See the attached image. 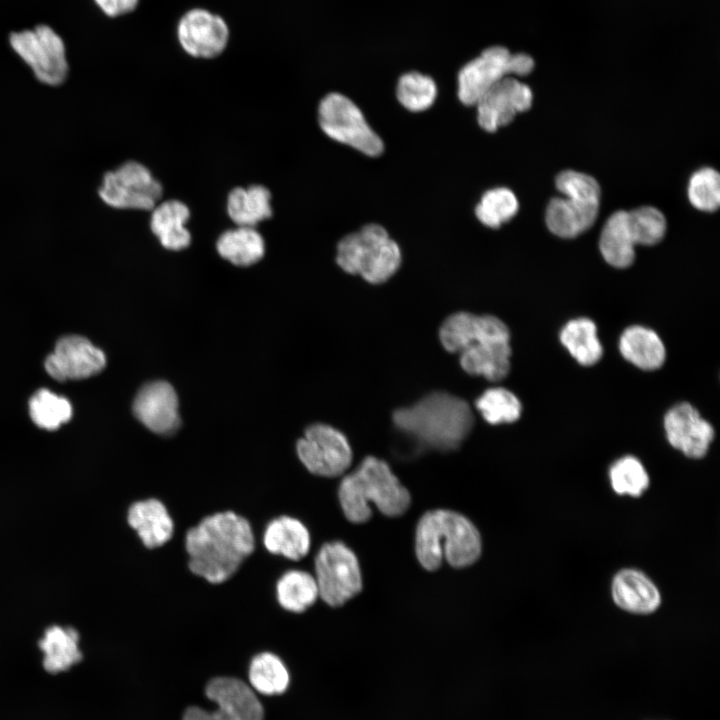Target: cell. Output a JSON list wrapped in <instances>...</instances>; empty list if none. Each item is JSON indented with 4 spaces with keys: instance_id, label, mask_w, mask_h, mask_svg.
<instances>
[{
    "instance_id": "1",
    "label": "cell",
    "mask_w": 720,
    "mask_h": 720,
    "mask_svg": "<svg viewBox=\"0 0 720 720\" xmlns=\"http://www.w3.org/2000/svg\"><path fill=\"white\" fill-rule=\"evenodd\" d=\"M189 570L212 584L231 578L255 549L249 521L233 512L208 515L186 532Z\"/></svg>"
},
{
    "instance_id": "2",
    "label": "cell",
    "mask_w": 720,
    "mask_h": 720,
    "mask_svg": "<svg viewBox=\"0 0 720 720\" xmlns=\"http://www.w3.org/2000/svg\"><path fill=\"white\" fill-rule=\"evenodd\" d=\"M510 331L493 315L457 312L447 317L439 329L442 346L459 353L462 369L473 376L495 382L510 371Z\"/></svg>"
},
{
    "instance_id": "3",
    "label": "cell",
    "mask_w": 720,
    "mask_h": 720,
    "mask_svg": "<svg viewBox=\"0 0 720 720\" xmlns=\"http://www.w3.org/2000/svg\"><path fill=\"white\" fill-rule=\"evenodd\" d=\"M394 426L418 448L450 451L469 435L474 416L468 402L447 392H432L392 414Z\"/></svg>"
},
{
    "instance_id": "4",
    "label": "cell",
    "mask_w": 720,
    "mask_h": 720,
    "mask_svg": "<svg viewBox=\"0 0 720 720\" xmlns=\"http://www.w3.org/2000/svg\"><path fill=\"white\" fill-rule=\"evenodd\" d=\"M338 495L344 515L352 523L369 520L370 503L391 517L403 514L410 504L409 492L388 464L373 456H367L356 470L343 478Z\"/></svg>"
},
{
    "instance_id": "5",
    "label": "cell",
    "mask_w": 720,
    "mask_h": 720,
    "mask_svg": "<svg viewBox=\"0 0 720 720\" xmlns=\"http://www.w3.org/2000/svg\"><path fill=\"white\" fill-rule=\"evenodd\" d=\"M415 548L419 563L427 570H436L444 559L461 568L478 559L481 539L466 517L439 509L425 513L419 520Z\"/></svg>"
},
{
    "instance_id": "6",
    "label": "cell",
    "mask_w": 720,
    "mask_h": 720,
    "mask_svg": "<svg viewBox=\"0 0 720 720\" xmlns=\"http://www.w3.org/2000/svg\"><path fill=\"white\" fill-rule=\"evenodd\" d=\"M336 262L349 274L381 284L400 267L401 252L382 226L367 224L339 241Z\"/></svg>"
},
{
    "instance_id": "7",
    "label": "cell",
    "mask_w": 720,
    "mask_h": 720,
    "mask_svg": "<svg viewBox=\"0 0 720 720\" xmlns=\"http://www.w3.org/2000/svg\"><path fill=\"white\" fill-rule=\"evenodd\" d=\"M533 68L534 61L527 54H511L502 46L489 47L459 71L458 98L464 105H475L489 88L504 77L513 74L525 76Z\"/></svg>"
},
{
    "instance_id": "8",
    "label": "cell",
    "mask_w": 720,
    "mask_h": 720,
    "mask_svg": "<svg viewBox=\"0 0 720 720\" xmlns=\"http://www.w3.org/2000/svg\"><path fill=\"white\" fill-rule=\"evenodd\" d=\"M319 125L330 138L371 156L384 149L380 137L367 124L361 110L339 93L326 95L319 104Z\"/></svg>"
},
{
    "instance_id": "9",
    "label": "cell",
    "mask_w": 720,
    "mask_h": 720,
    "mask_svg": "<svg viewBox=\"0 0 720 720\" xmlns=\"http://www.w3.org/2000/svg\"><path fill=\"white\" fill-rule=\"evenodd\" d=\"M314 566L319 596L328 605L340 606L360 592L359 563L344 543H325L316 554Z\"/></svg>"
},
{
    "instance_id": "10",
    "label": "cell",
    "mask_w": 720,
    "mask_h": 720,
    "mask_svg": "<svg viewBox=\"0 0 720 720\" xmlns=\"http://www.w3.org/2000/svg\"><path fill=\"white\" fill-rule=\"evenodd\" d=\"M162 185L150 170L127 161L103 176L98 190L101 200L117 209L152 210L162 197Z\"/></svg>"
},
{
    "instance_id": "11",
    "label": "cell",
    "mask_w": 720,
    "mask_h": 720,
    "mask_svg": "<svg viewBox=\"0 0 720 720\" xmlns=\"http://www.w3.org/2000/svg\"><path fill=\"white\" fill-rule=\"evenodd\" d=\"M10 44L40 82L57 86L66 79L68 63L65 45L49 26L39 25L32 30L13 33Z\"/></svg>"
},
{
    "instance_id": "12",
    "label": "cell",
    "mask_w": 720,
    "mask_h": 720,
    "mask_svg": "<svg viewBox=\"0 0 720 720\" xmlns=\"http://www.w3.org/2000/svg\"><path fill=\"white\" fill-rule=\"evenodd\" d=\"M296 450L306 469L322 477L341 475L352 461V450L345 435L323 423L309 426L304 437L298 440Z\"/></svg>"
},
{
    "instance_id": "13",
    "label": "cell",
    "mask_w": 720,
    "mask_h": 720,
    "mask_svg": "<svg viewBox=\"0 0 720 720\" xmlns=\"http://www.w3.org/2000/svg\"><path fill=\"white\" fill-rule=\"evenodd\" d=\"M205 694L217 704L214 711L191 706L183 720H263L264 709L254 691L242 680L234 677L211 679Z\"/></svg>"
},
{
    "instance_id": "14",
    "label": "cell",
    "mask_w": 720,
    "mask_h": 720,
    "mask_svg": "<svg viewBox=\"0 0 720 720\" xmlns=\"http://www.w3.org/2000/svg\"><path fill=\"white\" fill-rule=\"evenodd\" d=\"M532 91L511 76L504 77L489 88L476 102L479 125L488 132L509 124L519 112L532 105Z\"/></svg>"
},
{
    "instance_id": "15",
    "label": "cell",
    "mask_w": 720,
    "mask_h": 720,
    "mask_svg": "<svg viewBox=\"0 0 720 720\" xmlns=\"http://www.w3.org/2000/svg\"><path fill=\"white\" fill-rule=\"evenodd\" d=\"M105 364L102 350L82 336L69 335L57 342L45 360V369L58 381L79 380L99 373Z\"/></svg>"
},
{
    "instance_id": "16",
    "label": "cell",
    "mask_w": 720,
    "mask_h": 720,
    "mask_svg": "<svg viewBox=\"0 0 720 720\" xmlns=\"http://www.w3.org/2000/svg\"><path fill=\"white\" fill-rule=\"evenodd\" d=\"M664 430L672 447L694 459L704 457L714 439L713 426L688 402L666 412Z\"/></svg>"
},
{
    "instance_id": "17",
    "label": "cell",
    "mask_w": 720,
    "mask_h": 720,
    "mask_svg": "<svg viewBox=\"0 0 720 720\" xmlns=\"http://www.w3.org/2000/svg\"><path fill=\"white\" fill-rule=\"evenodd\" d=\"M225 21L204 9L187 12L178 25V39L191 56L213 58L222 53L228 42Z\"/></svg>"
},
{
    "instance_id": "18",
    "label": "cell",
    "mask_w": 720,
    "mask_h": 720,
    "mask_svg": "<svg viewBox=\"0 0 720 720\" xmlns=\"http://www.w3.org/2000/svg\"><path fill=\"white\" fill-rule=\"evenodd\" d=\"M133 412L145 427L156 434L169 435L180 425L177 394L165 381L144 385L135 397Z\"/></svg>"
},
{
    "instance_id": "19",
    "label": "cell",
    "mask_w": 720,
    "mask_h": 720,
    "mask_svg": "<svg viewBox=\"0 0 720 720\" xmlns=\"http://www.w3.org/2000/svg\"><path fill=\"white\" fill-rule=\"evenodd\" d=\"M127 520L148 549L163 546L173 537L174 521L166 506L156 498L133 503L129 507Z\"/></svg>"
},
{
    "instance_id": "20",
    "label": "cell",
    "mask_w": 720,
    "mask_h": 720,
    "mask_svg": "<svg viewBox=\"0 0 720 720\" xmlns=\"http://www.w3.org/2000/svg\"><path fill=\"white\" fill-rule=\"evenodd\" d=\"M614 602L622 609L636 614H648L660 605V594L654 583L634 569L620 571L612 583Z\"/></svg>"
},
{
    "instance_id": "21",
    "label": "cell",
    "mask_w": 720,
    "mask_h": 720,
    "mask_svg": "<svg viewBox=\"0 0 720 720\" xmlns=\"http://www.w3.org/2000/svg\"><path fill=\"white\" fill-rule=\"evenodd\" d=\"M263 545L271 554L298 561L308 554L311 537L307 527L300 520L282 515L266 525Z\"/></svg>"
},
{
    "instance_id": "22",
    "label": "cell",
    "mask_w": 720,
    "mask_h": 720,
    "mask_svg": "<svg viewBox=\"0 0 720 720\" xmlns=\"http://www.w3.org/2000/svg\"><path fill=\"white\" fill-rule=\"evenodd\" d=\"M598 210V202L556 197L547 206L546 224L558 237L574 238L594 224Z\"/></svg>"
},
{
    "instance_id": "23",
    "label": "cell",
    "mask_w": 720,
    "mask_h": 720,
    "mask_svg": "<svg viewBox=\"0 0 720 720\" xmlns=\"http://www.w3.org/2000/svg\"><path fill=\"white\" fill-rule=\"evenodd\" d=\"M618 347L622 357L641 370H657L666 360V348L660 336L642 325L627 327L620 335Z\"/></svg>"
},
{
    "instance_id": "24",
    "label": "cell",
    "mask_w": 720,
    "mask_h": 720,
    "mask_svg": "<svg viewBox=\"0 0 720 720\" xmlns=\"http://www.w3.org/2000/svg\"><path fill=\"white\" fill-rule=\"evenodd\" d=\"M190 211L179 200H167L152 209L150 228L161 245L173 251L187 248L191 243V234L186 228Z\"/></svg>"
},
{
    "instance_id": "25",
    "label": "cell",
    "mask_w": 720,
    "mask_h": 720,
    "mask_svg": "<svg viewBox=\"0 0 720 720\" xmlns=\"http://www.w3.org/2000/svg\"><path fill=\"white\" fill-rule=\"evenodd\" d=\"M227 213L237 226L255 227L272 215L271 193L263 185L236 187L228 195Z\"/></svg>"
},
{
    "instance_id": "26",
    "label": "cell",
    "mask_w": 720,
    "mask_h": 720,
    "mask_svg": "<svg viewBox=\"0 0 720 720\" xmlns=\"http://www.w3.org/2000/svg\"><path fill=\"white\" fill-rule=\"evenodd\" d=\"M561 344L582 366H593L603 355V347L593 320L579 317L569 320L559 334Z\"/></svg>"
},
{
    "instance_id": "27",
    "label": "cell",
    "mask_w": 720,
    "mask_h": 720,
    "mask_svg": "<svg viewBox=\"0 0 720 720\" xmlns=\"http://www.w3.org/2000/svg\"><path fill=\"white\" fill-rule=\"evenodd\" d=\"M627 212L617 211L606 221L600 236L599 248L604 260L619 269L629 267L635 258Z\"/></svg>"
},
{
    "instance_id": "28",
    "label": "cell",
    "mask_w": 720,
    "mask_h": 720,
    "mask_svg": "<svg viewBox=\"0 0 720 720\" xmlns=\"http://www.w3.org/2000/svg\"><path fill=\"white\" fill-rule=\"evenodd\" d=\"M219 255L236 266H250L262 259L265 242L255 227L237 226L224 231L216 242Z\"/></svg>"
},
{
    "instance_id": "29",
    "label": "cell",
    "mask_w": 720,
    "mask_h": 720,
    "mask_svg": "<svg viewBox=\"0 0 720 720\" xmlns=\"http://www.w3.org/2000/svg\"><path fill=\"white\" fill-rule=\"evenodd\" d=\"M78 632L71 627L51 626L40 640L44 652L43 666L50 673L67 670L82 659Z\"/></svg>"
},
{
    "instance_id": "30",
    "label": "cell",
    "mask_w": 720,
    "mask_h": 720,
    "mask_svg": "<svg viewBox=\"0 0 720 720\" xmlns=\"http://www.w3.org/2000/svg\"><path fill=\"white\" fill-rule=\"evenodd\" d=\"M275 591L278 604L292 613L304 612L319 596L315 577L299 569L283 573L276 582Z\"/></svg>"
},
{
    "instance_id": "31",
    "label": "cell",
    "mask_w": 720,
    "mask_h": 720,
    "mask_svg": "<svg viewBox=\"0 0 720 720\" xmlns=\"http://www.w3.org/2000/svg\"><path fill=\"white\" fill-rule=\"evenodd\" d=\"M248 677L254 690L268 696L284 693L290 681L285 664L271 652H262L252 658Z\"/></svg>"
},
{
    "instance_id": "32",
    "label": "cell",
    "mask_w": 720,
    "mask_h": 720,
    "mask_svg": "<svg viewBox=\"0 0 720 720\" xmlns=\"http://www.w3.org/2000/svg\"><path fill=\"white\" fill-rule=\"evenodd\" d=\"M476 409L486 422L492 425L513 423L522 412L519 398L503 387H492L483 392L475 401Z\"/></svg>"
},
{
    "instance_id": "33",
    "label": "cell",
    "mask_w": 720,
    "mask_h": 720,
    "mask_svg": "<svg viewBox=\"0 0 720 720\" xmlns=\"http://www.w3.org/2000/svg\"><path fill=\"white\" fill-rule=\"evenodd\" d=\"M29 411L33 422L46 430L59 428L72 416L70 402L47 389H40L32 396Z\"/></svg>"
},
{
    "instance_id": "34",
    "label": "cell",
    "mask_w": 720,
    "mask_h": 720,
    "mask_svg": "<svg viewBox=\"0 0 720 720\" xmlns=\"http://www.w3.org/2000/svg\"><path fill=\"white\" fill-rule=\"evenodd\" d=\"M519 208L514 193L504 187L488 190L475 208L479 221L487 227L496 229L512 219Z\"/></svg>"
},
{
    "instance_id": "35",
    "label": "cell",
    "mask_w": 720,
    "mask_h": 720,
    "mask_svg": "<svg viewBox=\"0 0 720 720\" xmlns=\"http://www.w3.org/2000/svg\"><path fill=\"white\" fill-rule=\"evenodd\" d=\"M396 95L406 109L421 112L433 104L437 87L431 77L419 72H409L400 77Z\"/></svg>"
},
{
    "instance_id": "36",
    "label": "cell",
    "mask_w": 720,
    "mask_h": 720,
    "mask_svg": "<svg viewBox=\"0 0 720 720\" xmlns=\"http://www.w3.org/2000/svg\"><path fill=\"white\" fill-rule=\"evenodd\" d=\"M612 488L618 494L640 496L649 485V477L642 463L634 456L618 459L609 472Z\"/></svg>"
},
{
    "instance_id": "37",
    "label": "cell",
    "mask_w": 720,
    "mask_h": 720,
    "mask_svg": "<svg viewBox=\"0 0 720 720\" xmlns=\"http://www.w3.org/2000/svg\"><path fill=\"white\" fill-rule=\"evenodd\" d=\"M627 214L629 230L635 245L651 246L663 239L666 219L657 208L646 206Z\"/></svg>"
},
{
    "instance_id": "38",
    "label": "cell",
    "mask_w": 720,
    "mask_h": 720,
    "mask_svg": "<svg viewBox=\"0 0 720 720\" xmlns=\"http://www.w3.org/2000/svg\"><path fill=\"white\" fill-rule=\"evenodd\" d=\"M688 197L691 204L699 210H717L720 205L719 173L709 167L696 171L689 180Z\"/></svg>"
},
{
    "instance_id": "39",
    "label": "cell",
    "mask_w": 720,
    "mask_h": 720,
    "mask_svg": "<svg viewBox=\"0 0 720 720\" xmlns=\"http://www.w3.org/2000/svg\"><path fill=\"white\" fill-rule=\"evenodd\" d=\"M555 184L558 191L564 194L566 198L599 203L600 186L592 176L566 170L558 174Z\"/></svg>"
},
{
    "instance_id": "40",
    "label": "cell",
    "mask_w": 720,
    "mask_h": 720,
    "mask_svg": "<svg viewBox=\"0 0 720 720\" xmlns=\"http://www.w3.org/2000/svg\"><path fill=\"white\" fill-rule=\"evenodd\" d=\"M95 2L106 15L115 17L134 10L138 0H95Z\"/></svg>"
}]
</instances>
